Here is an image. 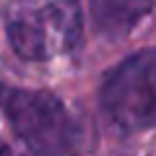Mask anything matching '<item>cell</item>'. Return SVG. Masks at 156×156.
Masks as SVG:
<instances>
[{
  "instance_id": "5",
  "label": "cell",
  "mask_w": 156,
  "mask_h": 156,
  "mask_svg": "<svg viewBox=\"0 0 156 156\" xmlns=\"http://www.w3.org/2000/svg\"><path fill=\"white\" fill-rule=\"evenodd\" d=\"M0 156H13V154H11V151H8V146H5V143H3V140H0Z\"/></svg>"
},
{
  "instance_id": "1",
  "label": "cell",
  "mask_w": 156,
  "mask_h": 156,
  "mask_svg": "<svg viewBox=\"0 0 156 156\" xmlns=\"http://www.w3.org/2000/svg\"><path fill=\"white\" fill-rule=\"evenodd\" d=\"M0 109L18 138L39 156H81L94 146L86 117L55 94L0 86Z\"/></svg>"
},
{
  "instance_id": "4",
  "label": "cell",
  "mask_w": 156,
  "mask_h": 156,
  "mask_svg": "<svg viewBox=\"0 0 156 156\" xmlns=\"http://www.w3.org/2000/svg\"><path fill=\"white\" fill-rule=\"evenodd\" d=\"M156 0H91L94 23L107 37H122L128 34L148 11Z\"/></svg>"
},
{
  "instance_id": "3",
  "label": "cell",
  "mask_w": 156,
  "mask_h": 156,
  "mask_svg": "<svg viewBox=\"0 0 156 156\" xmlns=\"http://www.w3.org/2000/svg\"><path fill=\"white\" fill-rule=\"evenodd\" d=\"M99 101L115 128L125 133L156 128V50H143L112 68Z\"/></svg>"
},
{
  "instance_id": "2",
  "label": "cell",
  "mask_w": 156,
  "mask_h": 156,
  "mask_svg": "<svg viewBox=\"0 0 156 156\" xmlns=\"http://www.w3.org/2000/svg\"><path fill=\"white\" fill-rule=\"evenodd\" d=\"M11 47L26 60H52L78 44V0H11L5 13Z\"/></svg>"
}]
</instances>
